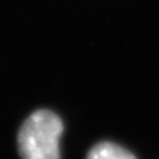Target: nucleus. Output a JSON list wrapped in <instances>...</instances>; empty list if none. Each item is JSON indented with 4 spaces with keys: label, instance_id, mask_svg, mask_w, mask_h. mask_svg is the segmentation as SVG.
<instances>
[{
    "label": "nucleus",
    "instance_id": "1",
    "mask_svg": "<svg viewBox=\"0 0 159 159\" xmlns=\"http://www.w3.org/2000/svg\"><path fill=\"white\" fill-rule=\"evenodd\" d=\"M63 123L55 113L39 110L22 124L18 146L23 159H60Z\"/></svg>",
    "mask_w": 159,
    "mask_h": 159
},
{
    "label": "nucleus",
    "instance_id": "2",
    "mask_svg": "<svg viewBox=\"0 0 159 159\" xmlns=\"http://www.w3.org/2000/svg\"><path fill=\"white\" fill-rule=\"evenodd\" d=\"M87 159H136L129 151L114 143L102 142L89 151Z\"/></svg>",
    "mask_w": 159,
    "mask_h": 159
}]
</instances>
